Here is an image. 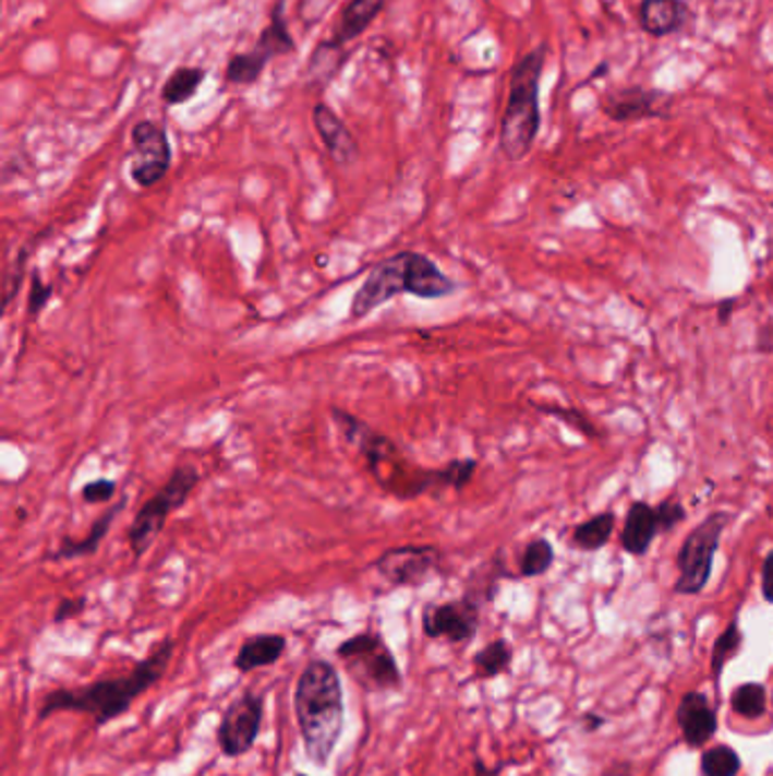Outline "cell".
Listing matches in <instances>:
<instances>
[{
	"instance_id": "13",
	"label": "cell",
	"mask_w": 773,
	"mask_h": 776,
	"mask_svg": "<svg viewBox=\"0 0 773 776\" xmlns=\"http://www.w3.org/2000/svg\"><path fill=\"white\" fill-rule=\"evenodd\" d=\"M669 107V96L644 86H624L601 100V109L615 123H638L663 117Z\"/></svg>"
},
{
	"instance_id": "11",
	"label": "cell",
	"mask_w": 773,
	"mask_h": 776,
	"mask_svg": "<svg viewBox=\"0 0 773 776\" xmlns=\"http://www.w3.org/2000/svg\"><path fill=\"white\" fill-rule=\"evenodd\" d=\"M481 622L479 604L472 597H461L443 604H426L422 609V631L426 638L468 643L476 636Z\"/></svg>"
},
{
	"instance_id": "18",
	"label": "cell",
	"mask_w": 773,
	"mask_h": 776,
	"mask_svg": "<svg viewBox=\"0 0 773 776\" xmlns=\"http://www.w3.org/2000/svg\"><path fill=\"white\" fill-rule=\"evenodd\" d=\"M640 27L651 37H669L690 21V10L683 0H642Z\"/></svg>"
},
{
	"instance_id": "35",
	"label": "cell",
	"mask_w": 773,
	"mask_h": 776,
	"mask_svg": "<svg viewBox=\"0 0 773 776\" xmlns=\"http://www.w3.org/2000/svg\"><path fill=\"white\" fill-rule=\"evenodd\" d=\"M331 5H334V0H302V3H300V19L309 27L316 25Z\"/></svg>"
},
{
	"instance_id": "32",
	"label": "cell",
	"mask_w": 773,
	"mask_h": 776,
	"mask_svg": "<svg viewBox=\"0 0 773 776\" xmlns=\"http://www.w3.org/2000/svg\"><path fill=\"white\" fill-rule=\"evenodd\" d=\"M113 496H117V481H109V479H98L82 488V500L89 504L111 502Z\"/></svg>"
},
{
	"instance_id": "25",
	"label": "cell",
	"mask_w": 773,
	"mask_h": 776,
	"mask_svg": "<svg viewBox=\"0 0 773 776\" xmlns=\"http://www.w3.org/2000/svg\"><path fill=\"white\" fill-rule=\"evenodd\" d=\"M730 708L747 720H760L766 713V688L758 681L739 683L730 695Z\"/></svg>"
},
{
	"instance_id": "7",
	"label": "cell",
	"mask_w": 773,
	"mask_h": 776,
	"mask_svg": "<svg viewBox=\"0 0 773 776\" xmlns=\"http://www.w3.org/2000/svg\"><path fill=\"white\" fill-rule=\"evenodd\" d=\"M336 658L342 660L350 679L365 693L402 690V672H399L397 658L379 634L361 631L336 647Z\"/></svg>"
},
{
	"instance_id": "10",
	"label": "cell",
	"mask_w": 773,
	"mask_h": 776,
	"mask_svg": "<svg viewBox=\"0 0 773 776\" xmlns=\"http://www.w3.org/2000/svg\"><path fill=\"white\" fill-rule=\"evenodd\" d=\"M170 143L166 130L155 121H138L132 128V164L134 184L150 189L164 180L170 168Z\"/></svg>"
},
{
	"instance_id": "5",
	"label": "cell",
	"mask_w": 773,
	"mask_h": 776,
	"mask_svg": "<svg viewBox=\"0 0 773 776\" xmlns=\"http://www.w3.org/2000/svg\"><path fill=\"white\" fill-rule=\"evenodd\" d=\"M545 69V50L527 52L512 67L508 100L499 128V146L510 162L524 159L540 132V77Z\"/></svg>"
},
{
	"instance_id": "4",
	"label": "cell",
	"mask_w": 773,
	"mask_h": 776,
	"mask_svg": "<svg viewBox=\"0 0 773 776\" xmlns=\"http://www.w3.org/2000/svg\"><path fill=\"white\" fill-rule=\"evenodd\" d=\"M331 418L342 431V437H346L354 447H359V452L365 456L370 473L377 477L379 486H384L388 493L399 498H415L432 491L434 486L447 488L443 479L445 477L443 470H422V468L407 466L404 458L399 456L395 443L382 437L379 431L372 429L367 422L338 407L331 409Z\"/></svg>"
},
{
	"instance_id": "26",
	"label": "cell",
	"mask_w": 773,
	"mask_h": 776,
	"mask_svg": "<svg viewBox=\"0 0 773 776\" xmlns=\"http://www.w3.org/2000/svg\"><path fill=\"white\" fill-rule=\"evenodd\" d=\"M268 62H270V60H268V57H266L264 52L252 48V50H247V52L234 55L232 60H229V64H227V69H225V77H227V82L241 84V86L254 84L256 80L262 77V73L266 71Z\"/></svg>"
},
{
	"instance_id": "8",
	"label": "cell",
	"mask_w": 773,
	"mask_h": 776,
	"mask_svg": "<svg viewBox=\"0 0 773 776\" xmlns=\"http://www.w3.org/2000/svg\"><path fill=\"white\" fill-rule=\"evenodd\" d=\"M200 483V473L195 466H180L170 473L168 481L164 483L157 496L141 506L134 523L130 527V548L136 559H141L150 550V545L161 534L168 515L180 509L186 498L193 493V488Z\"/></svg>"
},
{
	"instance_id": "34",
	"label": "cell",
	"mask_w": 773,
	"mask_h": 776,
	"mask_svg": "<svg viewBox=\"0 0 773 776\" xmlns=\"http://www.w3.org/2000/svg\"><path fill=\"white\" fill-rule=\"evenodd\" d=\"M52 296V286L46 284L39 275H35L33 279V289H31V298H27V313L31 315H39L44 311V307L48 305Z\"/></svg>"
},
{
	"instance_id": "14",
	"label": "cell",
	"mask_w": 773,
	"mask_h": 776,
	"mask_svg": "<svg viewBox=\"0 0 773 776\" xmlns=\"http://www.w3.org/2000/svg\"><path fill=\"white\" fill-rule=\"evenodd\" d=\"M676 723L680 727L683 740L692 750L708 744L714 736H717V711L712 708L708 697L699 690H690L680 697V704L676 708Z\"/></svg>"
},
{
	"instance_id": "29",
	"label": "cell",
	"mask_w": 773,
	"mask_h": 776,
	"mask_svg": "<svg viewBox=\"0 0 773 776\" xmlns=\"http://www.w3.org/2000/svg\"><path fill=\"white\" fill-rule=\"evenodd\" d=\"M739 769H741V759L728 744H714L701 756L703 776H737Z\"/></svg>"
},
{
	"instance_id": "6",
	"label": "cell",
	"mask_w": 773,
	"mask_h": 776,
	"mask_svg": "<svg viewBox=\"0 0 773 776\" xmlns=\"http://www.w3.org/2000/svg\"><path fill=\"white\" fill-rule=\"evenodd\" d=\"M730 511H712L685 536L676 557L678 577L674 582V593L692 597L705 590L712 580L714 557L720 552L722 536L730 527Z\"/></svg>"
},
{
	"instance_id": "3",
	"label": "cell",
	"mask_w": 773,
	"mask_h": 776,
	"mask_svg": "<svg viewBox=\"0 0 773 776\" xmlns=\"http://www.w3.org/2000/svg\"><path fill=\"white\" fill-rule=\"evenodd\" d=\"M456 291V282L447 277L428 256L404 250L397 252L370 271L357 291L350 313L352 319H365L377 307L390 302L399 294H411L424 300L445 298Z\"/></svg>"
},
{
	"instance_id": "40",
	"label": "cell",
	"mask_w": 773,
	"mask_h": 776,
	"mask_svg": "<svg viewBox=\"0 0 773 776\" xmlns=\"http://www.w3.org/2000/svg\"><path fill=\"white\" fill-rule=\"evenodd\" d=\"M293 776H309V774H304V772H295Z\"/></svg>"
},
{
	"instance_id": "27",
	"label": "cell",
	"mask_w": 773,
	"mask_h": 776,
	"mask_svg": "<svg viewBox=\"0 0 773 776\" xmlns=\"http://www.w3.org/2000/svg\"><path fill=\"white\" fill-rule=\"evenodd\" d=\"M556 561L554 545L547 538H533L520 557V577H542Z\"/></svg>"
},
{
	"instance_id": "31",
	"label": "cell",
	"mask_w": 773,
	"mask_h": 776,
	"mask_svg": "<svg viewBox=\"0 0 773 776\" xmlns=\"http://www.w3.org/2000/svg\"><path fill=\"white\" fill-rule=\"evenodd\" d=\"M655 515H657V525H661V532L669 534L685 521V506L676 498H667V500L655 504Z\"/></svg>"
},
{
	"instance_id": "23",
	"label": "cell",
	"mask_w": 773,
	"mask_h": 776,
	"mask_svg": "<svg viewBox=\"0 0 773 776\" xmlns=\"http://www.w3.org/2000/svg\"><path fill=\"white\" fill-rule=\"evenodd\" d=\"M205 77H207V71L200 69V67H180V69H176L173 73H170V77L166 80L164 89H161L164 103L170 105V107L189 103L197 94L200 84L205 82Z\"/></svg>"
},
{
	"instance_id": "24",
	"label": "cell",
	"mask_w": 773,
	"mask_h": 776,
	"mask_svg": "<svg viewBox=\"0 0 773 776\" xmlns=\"http://www.w3.org/2000/svg\"><path fill=\"white\" fill-rule=\"evenodd\" d=\"M510 664H512V647L504 638H497L481 647L472 658L476 679H495L504 674L510 668Z\"/></svg>"
},
{
	"instance_id": "16",
	"label": "cell",
	"mask_w": 773,
	"mask_h": 776,
	"mask_svg": "<svg viewBox=\"0 0 773 776\" xmlns=\"http://www.w3.org/2000/svg\"><path fill=\"white\" fill-rule=\"evenodd\" d=\"M313 126H316L329 157L338 166H350L357 162L359 143L352 136L350 128L338 119V114L329 105L318 103L313 107Z\"/></svg>"
},
{
	"instance_id": "33",
	"label": "cell",
	"mask_w": 773,
	"mask_h": 776,
	"mask_svg": "<svg viewBox=\"0 0 773 776\" xmlns=\"http://www.w3.org/2000/svg\"><path fill=\"white\" fill-rule=\"evenodd\" d=\"M84 609H87V597H84V595H80V597H64V599H60V604H57V609H55V613H52V622H55V624L69 622V620L82 616Z\"/></svg>"
},
{
	"instance_id": "38",
	"label": "cell",
	"mask_w": 773,
	"mask_h": 776,
	"mask_svg": "<svg viewBox=\"0 0 773 776\" xmlns=\"http://www.w3.org/2000/svg\"><path fill=\"white\" fill-rule=\"evenodd\" d=\"M604 725H606L604 715H596V713H585L583 715V729L585 731H599Z\"/></svg>"
},
{
	"instance_id": "30",
	"label": "cell",
	"mask_w": 773,
	"mask_h": 776,
	"mask_svg": "<svg viewBox=\"0 0 773 776\" xmlns=\"http://www.w3.org/2000/svg\"><path fill=\"white\" fill-rule=\"evenodd\" d=\"M535 409H538L540 414L563 420L567 427L577 429L579 434H583L585 439H599V431H596V427L592 425V420L585 418V416H583L581 411H577V409H571V407H556V405H535Z\"/></svg>"
},
{
	"instance_id": "12",
	"label": "cell",
	"mask_w": 773,
	"mask_h": 776,
	"mask_svg": "<svg viewBox=\"0 0 773 776\" xmlns=\"http://www.w3.org/2000/svg\"><path fill=\"white\" fill-rule=\"evenodd\" d=\"M440 563V552L434 545H402L386 550L375 568L382 577L397 588H411L424 584Z\"/></svg>"
},
{
	"instance_id": "36",
	"label": "cell",
	"mask_w": 773,
	"mask_h": 776,
	"mask_svg": "<svg viewBox=\"0 0 773 776\" xmlns=\"http://www.w3.org/2000/svg\"><path fill=\"white\" fill-rule=\"evenodd\" d=\"M762 597L764 601L773 604V550L764 557L762 563Z\"/></svg>"
},
{
	"instance_id": "9",
	"label": "cell",
	"mask_w": 773,
	"mask_h": 776,
	"mask_svg": "<svg viewBox=\"0 0 773 776\" xmlns=\"http://www.w3.org/2000/svg\"><path fill=\"white\" fill-rule=\"evenodd\" d=\"M264 723V697L252 693H243L239 700L229 704L220 717V725L216 729V740L222 756L239 759L245 756L256 738H259Z\"/></svg>"
},
{
	"instance_id": "39",
	"label": "cell",
	"mask_w": 773,
	"mask_h": 776,
	"mask_svg": "<svg viewBox=\"0 0 773 776\" xmlns=\"http://www.w3.org/2000/svg\"><path fill=\"white\" fill-rule=\"evenodd\" d=\"M502 767H488L483 761L474 763V776H499Z\"/></svg>"
},
{
	"instance_id": "37",
	"label": "cell",
	"mask_w": 773,
	"mask_h": 776,
	"mask_svg": "<svg viewBox=\"0 0 773 776\" xmlns=\"http://www.w3.org/2000/svg\"><path fill=\"white\" fill-rule=\"evenodd\" d=\"M735 298H724L720 305H717V319L722 325H728L730 319H733V313H735Z\"/></svg>"
},
{
	"instance_id": "17",
	"label": "cell",
	"mask_w": 773,
	"mask_h": 776,
	"mask_svg": "<svg viewBox=\"0 0 773 776\" xmlns=\"http://www.w3.org/2000/svg\"><path fill=\"white\" fill-rule=\"evenodd\" d=\"M657 534H661V525H657L655 506H651L644 500H638L628 506L624 529L619 536V542L626 554L644 557L651 550Z\"/></svg>"
},
{
	"instance_id": "41",
	"label": "cell",
	"mask_w": 773,
	"mask_h": 776,
	"mask_svg": "<svg viewBox=\"0 0 773 776\" xmlns=\"http://www.w3.org/2000/svg\"><path fill=\"white\" fill-rule=\"evenodd\" d=\"M92 776H102V774H92Z\"/></svg>"
},
{
	"instance_id": "28",
	"label": "cell",
	"mask_w": 773,
	"mask_h": 776,
	"mask_svg": "<svg viewBox=\"0 0 773 776\" xmlns=\"http://www.w3.org/2000/svg\"><path fill=\"white\" fill-rule=\"evenodd\" d=\"M744 645V634H741V626H739V618L735 616L730 620V624L724 629V634L714 641V647H712V674L714 679H722L724 674V668L728 666V660L735 658L739 654Z\"/></svg>"
},
{
	"instance_id": "20",
	"label": "cell",
	"mask_w": 773,
	"mask_h": 776,
	"mask_svg": "<svg viewBox=\"0 0 773 776\" xmlns=\"http://www.w3.org/2000/svg\"><path fill=\"white\" fill-rule=\"evenodd\" d=\"M123 509H125V500H119L107 513H102V515L98 517V521L94 523V527L89 529V536L84 538V540L62 538L60 548H57V550L50 554V559L62 561V559H77V557H89V554H94V552L100 548V542H102L105 536L109 534V527L113 525V521H117V515H119Z\"/></svg>"
},
{
	"instance_id": "2",
	"label": "cell",
	"mask_w": 773,
	"mask_h": 776,
	"mask_svg": "<svg viewBox=\"0 0 773 776\" xmlns=\"http://www.w3.org/2000/svg\"><path fill=\"white\" fill-rule=\"evenodd\" d=\"M293 708L309 761L327 767L346 725L340 674L329 660H309L295 685Z\"/></svg>"
},
{
	"instance_id": "21",
	"label": "cell",
	"mask_w": 773,
	"mask_h": 776,
	"mask_svg": "<svg viewBox=\"0 0 773 776\" xmlns=\"http://www.w3.org/2000/svg\"><path fill=\"white\" fill-rule=\"evenodd\" d=\"M615 525H617L615 511H601L588 517V521H583L581 525H577L575 532H571L569 542L581 552H599L608 545Z\"/></svg>"
},
{
	"instance_id": "1",
	"label": "cell",
	"mask_w": 773,
	"mask_h": 776,
	"mask_svg": "<svg viewBox=\"0 0 773 776\" xmlns=\"http://www.w3.org/2000/svg\"><path fill=\"white\" fill-rule=\"evenodd\" d=\"M176 641L166 638L148 658L138 660L130 674L100 679L77 688L52 690L39 706V723L48 720L57 713H84L94 717V727L100 729L107 723L117 720L132 708V704L166 674L170 660H173Z\"/></svg>"
},
{
	"instance_id": "15",
	"label": "cell",
	"mask_w": 773,
	"mask_h": 776,
	"mask_svg": "<svg viewBox=\"0 0 773 776\" xmlns=\"http://www.w3.org/2000/svg\"><path fill=\"white\" fill-rule=\"evenodd\" d=\"M384 5H386V0H350L346 10L340 12L334 31H331V37L327 41H323L316 48V52L331 55V52L340 50L342 46H348L350 41L359 39L367 31V27L375 23V19L384 10Z\"/></svg>"
},
{
	"instance_id": "19",
	"label": "cell",
	"mask_w": 773,
	"mask_h": 776,
	"mask_svg": "<svg viewBox=\"0 0 773 776\" xmlns=\"http://www.w3.org/2000/svg\"><path fill=\"white\" fill-rule=\"evenodd\" d=\"M283 652H286V638L281 634H256L241 645L234 658V668L243 674L252 670L270 668L283 656Z\"/></svg>"
},
{
	"instance_id": "22",
	"label": "cell",
	"mask_w": 773,
	"mask_h": 776,
	"mask_svg": "<svg viewBox=\"0 0 773 776\" xmlns=\"http://www.w3.org/2000/svg\"><path fill=\"white\" fill-rule=\"evenodd\" d=\"M254 48L264 52L268 60L291 55L295 50V41L289 33V25H286V16H283V0H279V3L273 8L270 23L262 31L259 41H256Z\"/></svg>"
}]
</instances>
